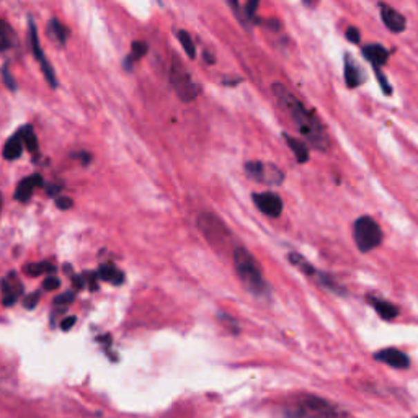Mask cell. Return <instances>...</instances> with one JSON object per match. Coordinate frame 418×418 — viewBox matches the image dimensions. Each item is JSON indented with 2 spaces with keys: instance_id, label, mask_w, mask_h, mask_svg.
I'll list each match as a JSON object with an SVG mask.
<instances>
[{
  "instance_id": "obj_1",
  "label": "cell",
  "mask_w": 418,
  "mask_h": 418,
  "mask_svg": "<svg viewBox=\"0 0 418 418\" xmlns=\"http://www.w3.org/2000/svg\"><path fill=\"white\" fill-rule=\"evenodd\" d=\"M273 95L276 97V100L283 106V110L291 116V120L294 121V124L298 126L301 134L305 137V141L309 142V146H312L317 151H329L330 147V139L329 134L325 133L321 121L314 116L311 111L305 110V106L296 98L293 93L287 90L285 85L281 84H273Z\"/></svg>"
},
{
  "instance_id": "obj_2",
  "label": "cell",
  "mask_w": 418,
  "mask_h": 418,
  "mask_svg": "<svg viewBox=\"0 0 418 418\" xmlns=\"http://www.w3.org/2000/svg\"><path fill=\"white\" fill-rule=\"evenodd\" d=\"M234 267L245 289L254 296H267L269 286L263 280L262 269L254 255L244 247H237L234 250Z\"/></svg>"
},
{
  "instance_id": "obj_3",
  "label": "cell",
  "mask_w": 418,
  "mask_h": 418,
  "mask_svg": "<svg viewBox=\"0 0 418 418\" xmlns=\"http://www.w3.org/2000/svg\"><path fill=\"white\" fill-rule=\"evenodd\" d=\"M291 418H347L339 406L316 395H304L289 410Z\"/></svg>"
},
{
  "instance_id": "obj_4",
  "label": "cell",
  "mask_w": 418,
  "mask_h": 418,
  "mask_svg": "<svg viewBox=\"0 0 418 418\" xmlns=\"http://www.w3.org/2000/svg\"><path fill=\"white\" fill-rule=\"evenodd\" d=\"M353 237L359 251L366 254V251H371L381 245L383 231H381V226L376 222V219H372L371 216H361L354 221Z\"/></svg>"
},
{
  "instance_id": "obj_5",
  "label": "cell",
  "mask_w": 418,
  "mask_h": 418,
  "mask_svg": "<svg viewBox=\"0 0 418 418\" xmlns=\"http://www.w3.org/2000/svg\"><path fill=\"white\" fill-rule=\"evenodd\" d=\"M245 175L255 182L263 183V185L280 187L285 182V172L276 167L272 162L251 160L245 164Z\"/></svg>"
},
{
  "instance_id": "obj_6",
  "label": "cell",
  "mask_w": 418,
  "mask_h": 418,
  "mask_svg": "<svg viewBox=\"0 0 418 418\" xmlns=\"http://www.w3.org/2000/svg\"><path fill=\"white\" fill-rule=\"evenodd\" d=\"M170 84H172L180 100L183 102H193L200 95V87L193 82L190 72L180 61H173L172 69H170Z\"/></svg>"
},
{
  "instance_id": "obj_7",
  "label": "cell",
  "mask_w": 418,
  "mask_h": 418,
  "mask_svg": "<svg viewBox=\"0 0 418 418\" xmlns=\"http://www.w3.org/2000/svg\"><path fill=\"white\" fill-rule=\"evenodd\" d=\"M198 227H200L203 236L214 247H221L224 242L229 240V236H231L226 224H224L218 216L211 213H203L198 218Z\"/></svg>"
},
{
  "instance_id": "obj_8",
  "label": "cell",
  "mask_w": 418,
  "mask_h": 418,
  "mask_svg": "<svg viewBox=\"0 0 418 418\" xmlns=\"http://www.w3.org/2000/svg\"><path fill=\"white\" fill-rule=\"evenodd\" d=\"M30 39H31V48H33V54H35L36 61H38L39 66H41V70H43L44 77H46V80H48L49 87L56 88L57 87L56 74H54V69L51 66H49L46 56H44V51H43L41 44H39L38 31H36V26L33 23V20H30Z\"/></svg>"
},
{
  "instance_id": "obj_9",
  "label": "cell",
  "mask_w": 418,
  "mask_h": 418,
  "mask_svg": "<svg viewBox=\"0 0 418 418\" xmlns=\"http://www.w3.org/2000/svg\"><path fill=\"white\" fill-rule=\"evenodd\" d=\"M254 203L268 218H278L283 213V200L275 193H254Z\"/></svg>"
},
{
  "instance_id": "obj_10",
  "label": "cell",
  "mask_w": 418,
  "mask_h": 418,
  "mask_svg": "<svg viewBox=\"0 0 418 418\" xmlns=\"http://www.w3.org/2000/svg\"><path fill=\"white\" fill-rule=\"evenodd\" d=\"M0 289H2V304L8 307L17 303V299L23 294V283L17 276L15 272H10L0 281Z\"/></svg>"
},
{
  "instance_id": "obj_11",
  "label": "cell",
  "mask_w": 418,
  "mask_h": 418,
  "mask_svg": "<svg viewBox=\"0 0 418 418\" xmlns=\"http://www.w3.org/2000/svg\"><path fill=\"white\" fill-rule=\"evenodd\" d=\"M374 359L392 368H397V370H407L410 366V359H408L407 354L397 348L381 350V352L374 353Z\"/></svg>"
},
{
  "instance_id": "obj_12",
  "label": "cell",
  "mask_w": 418,
  "mask_h": 418,
  "mask_svg": "<svg viewBox=\"0 0 418 418\" xmlns=\"http://www.w3.org/2000/svg\"><path fill=\"white\" fill-rule=\"evenodd\" d=\"M381 18H383V23L388 26V30L392 31V33H402V31L406 30V17L392 7L384 6L383 3V6H381Z\"/></svg>"
},
{
  "instance_id": "obj_13",
  "label": "cell",
  "mask_w": 418,
  "mask_h": 418,
  "mask_svg": "<svg viewBox=\"0 0 418 418\" xmlns=\"http://www.w3.org/2000/svg\"><path fill=\"white\" fill-rule=\"evenodd\" d=\"M41 185H43V177L38 173L23 178L17 187L15 200L20 201V203H26V201L31 198V195H33V191L36 190V188L41 187Z\"/></svg>"
},
{
  "instance_id": "obj_14",
  "label": "cell",
  "mask_w": 418,
  "mask_h": 418,
  "mask_svg": "<svg viewBox=\"0 0 418 418\" xmlns=\"http://www.w3.org/2000/svg\"><path fill=\"white\" fill-rule=\"evenodd\" d=\"M363 56L371 62L376 69L383 67L389 59V51L381 44H368L366 48H363Z\"/></svg>"
},
{
  "instance_id": "obj_15",
  "label": "cell",
  "mask_w": 418,
  "mask_h": 418,
  "mask_svg": "<svg viewBox=\"0 0 418 418\" xmlns=\"http://www.w3.org/2000/svg\"><path fill=\"white\" fill-rule=\"evenodd\" d=\"M368 303L376 309V312L379 314L381 319H384V321H392V319L399 316V309L395 307L392 303H389V301L377 299L374 296H368Z\"/></svg>"
},
{
  "instance_id": "obj_16",
  "label": "cell",
  "mask_w": 418,
  "mask_h": 418,
  "mask_svg": "<svg viewBox=\"0 0 418 418\" xmlns=\"http://www.w3.org/2000/svg\"><path fill=\"white\" fill-rule=\"evenodd\" d=\"M345 84L350 88H357L359 84H363L361 69H359L352 56H345Z\"/></svg>"
},
{
  "instance_id": "obj_17",
  "label": "cell",
  "mask_w": 418,
  "mask_h": 418,
  "mask_svg": "<svg viewBox=\"0 0 418 418\" xmlns=\"http://www.w3.org/2000/svg\"><path fill=\"white\" fill-rule=\"evenodd\" d=\"M98 280L111 283L113 286H120L124 281V273L115 267L113 263H103L100 265L97 272Z\"/></svg>"
},
{
  "instance_id": "obj_18",
  "label": "cell",
  "mask_w": 418,
  "mask_h": 418,
  "mask_svg": "<svg viewBox=\"0 0 418 418\" xmlns=\"http://www.w3.org/2000/svg\"><path fill=\"white\" fill-rule=\"evenodd\" d=\"M283 137H285V141L287 142V146H289V149L294 152L296 160L299 162V164H305V162L309 160V146L303 141H299V139H296L293 136H289V134H283Z\"/></svg>"
},
{
  "instance_id": "obj_19",
  "label": "cell",
  "mask_w": 418,
  "mask_h": 418,
  "mask_svg": "<svg viewBox=\"0 0 418 418\" xmlns=\"http://www.w3.org/2000/svg\"><path fill=\"white\" fill-rule=\"evenodd\" d=\"M23 149H25L23 142H21L20 137H18V134H15V136L8 139L6 146H3V159L6 160L20 159V155L23 154Z\"/></svg>"
},
{
  "instance_id": "obj_20",
  "label": "cell",
  "mask_w": 418,
  "mask_h": 418,
  "mask_svg": "<svg viewBox=\"0 0 418 418\" xmlns=\"http://www.w3.org/2000/svg\"><path fill=\"white\" fill-rule=\"evenodd\" d=\"M287 258H289L291 265H294V267L298 268L299 272H303L305 276H309V278H312V280H316L317 275H319V269L316 267H314V265L309 263L307 260H305L303 257V255L289 254V255H287Z\"/></svg>"
},
{
  "instance_id": "obj_21",
  "label": "cell",
  "mask_w": 418,
  "mask_h": 418,
  "mask_svg": "<svg viewBox=\"0 0 418 418\" xmlns=\"http://www.w3.org/2000/svg\"><path fill=\"white\" fill-rule=\"evenodd\" d=\"M17 134H18V137L21 139V142H23V147H26V151H30V152L38 151V137H36L33 128H31L30 124L21 126V128L18 129Z\"/></svg>"
},
{
  "instance_id": "obj_22",
  "label": "cell",
  "mask_w": 418,
  "mask_h": 418,
  "mask_svg": "<svg viewBox=\"0 0 418 418\" xmlns=\"http://www.w3.org/2000/svg\"><path fill=\"white\" fill-rule=\"evenodd\" d=\"M25 273L30 276H39V275H53L56 272V267L49 262H38V263H28L25 265Z\"/></svg>"
},
{
  "instance_id": "obj_23",
  "label": "cell",
  "mask_w": 418,
  "mask_h": 418,
  "mask_svg": "<svg viewBox=\"0 0 418 418\" xmlns=\"http://www.w3.org/2000/svg\"><path fill=\"white\" fill-rule=\"evenodd\" d=\"M15 43V33H13L10 26L0 18V51H7Z\"/></svg>"
},
{
  "instance_id": "obj_24",
  "label": "cell",
  "mask_w": 418,
  "mask_h": 418,
  "mask_svg": "<svg viewBox=\"0 0 418 418\" xmlns=\"http://www.w3.org/2000/svg\"><path fill=\"white\" fill-rule=\"evenodd\" d=\"M48 33L53 35L54 38L59 41V44H66L67 38H69V30H67L64 25H61L59 20H56V18H53V20L49 21Z\"/></svg>"
},
{
  "instance_id": "obj_25",
  "label": "cell",
  "mask_w": 418,
  "mask_h": 418,
  "mask_svg": "<svg viewBox=\"0 0 418 418\" xmlns=\"http://www.w3.org/2000/svg\"><path fill=\"white\" fill-rule=\"evenodd\" d=\"M178 39H180V44H182L183 49H185V53L188 54V57H196V48H195V43H193L191 36L187 33V31L180 30L178 31Z\"/></svg>"
},
{
  "instance_id": "obj_26",
  "label": "cell",
  "mask_w": 418,
  "mask_h": 418,
  "mask_svg": "<svg viewBox=\"0 0 418 418\" xmlns=\"http://www.w3.org/2000/svg\"><path fill=\"white\" fill-rule=\"evenodd\" d=\"M147 49H149V46H147L146 43L144 41H134L131 44V54H129V57H131V61H139L141 57H144L147 54Z\"/></svg>"
},
{
  "instance_id": "obj_27",
  "label": "cell",
  "mask_w": 418,
  "mask_h": 418,
  "mask_svg": "<svg viewBox=\"0 0 418 418\" xmlns=\"http://www.w3.org/2000/svg\"><path fill=\"white\" fill-rule=\"evenodd\" d=\"M74 299H75V293H74V291H67V293H62L61 296H57V298L54 299V304L66 307V305H69V304L74 303Z\"/></svg>"
},
{
  "instance_id": "obj_28",
  "label": "cell",
  "mask_w": 418,
  "mask_h": 418,
  "mask_svg": "<svg viewBox=\"0 0 418 418\" xmlns=\"http://www.w3.org/2000/svg\"><path fill=\"white\" fill-rule=\"evenodd\" d=\"M39 298H41V293H39V291H33V293L26 296L25 301H23V305L26 309H35L36 304H38Z\"/></svg>"
},
{
  "instance_id": "obj_29",
  "label": "cell",
  "mask_w": 418,
  "mask_h": 418,
  "mask_svg": "<svg viewBox=\"0 0 418 418\" xmlns=\"http://www.w3.org/2000/svg\"><path fill=\"white\" fill-rule=\"evenodd\" d=\"M59 286H61V280L54 275H49L46 280L43 281V287L46 291H54V289H57Z\"/></svg>"
},
{
  "instance_id": "obj_30",
  "label": "cell",
  "mask_w": 418,
  "mask_h": 418,
  "mask_svg": "<svg viewBox=\"0 0 418 418\" xmlns=\"http://www.w3.org/2000/svg\"><path fill=\"white\" fill-rule=\"evenodd\" d=\"M2 77H3V82H6L7 87L10 88L12 92H15V90H17L15 79H13V75L10 74V70H8V67H7V66L2 69Z\"/></svg>"
},
{
  "instance_id": "obj_31",
  "label": "cell",
  "mask_w": 418,
  "mask_h": 418,
  "mask_svg": "<svg viewBox=\"0 0 418 418\" xmlns=\"http://www.w3.org/2000/svg\"><path fill=\"white\" fill-rule=\"evenodd\" d=\"M84 278H85V281L88 283V289L90 291H97L98 289V275H97V273L87 272L84 275Z\"/></svg>"
},
{
  "instance_id": "obj_32",
  "label": "cell",
  "mask_w": 418,
  "mask_h": 418,
  "mask_svg": "<svg viewBox=\"0 0 418 418\" xmlns=\"http://www.w3.org/2000/svg\"><path fill=\"white\" fill-rule=\"evenodd\" d=\"M347 39L353 44H359V41H361V33H359V30L354 28V26H350L347 30Z\"/></svg>"
},
{
  "instance_id": "obj_33",
  "label": "cell",
  "mask_w": 418,
  "mask_h": 418,
  "mask_svg": "<svg viewBox=\"0 0 418 418\" xmlns=\"http://www.w3.org/2000/svg\"><path fill=\"white\" fill-rule=\"evenodd\" d=\"M257 8H258V2H249L245 6V18H249V20H251V21H257V18H255V12H257Z\"/></svg>"
},
{
  "instance_id": "obj_34",
  "label": "cell",
  "mask_w": 418,
  "mask_h": 418,
  "mask_svg": "<svg viewBox=\"0 0 418 418\" xmlns=\"http://www.w3.org/2000/svg\"><path fill=\"white\" fill-rule=\"evenodd\" d=\"M72 205H74V201H72L69 196H59V198H56V206H57V208H59V209H62V211H66V209L72 208Z\"/></svg>"
},
{
  "instance_id": "obj_35",
  "label": "cell",
  "mask_w": 418,
  "mask_h": 418,
  "mask_svg": "<svg viewBox=\"0 0 418 418\" xmlns=\"http://www.w3.org/2000/svg\"><path fill=\"white\" fill-rule=\"evenodd\" d=\"M376 75H377V79H379V84H381V87H383L384 93H388V95H390V92H392V88H390V85H389V82H388V79L384 77L383 72H381L379 69H376Z\"/></svg>"
},
{
  "instance_id": "obj_36",
  "label": "cell",
  "mask_w": 418,
  "mask_h": 418,
  "mask_svg": "<svg viewBox=\"0 0 418 418\" xmlns=\"http://www.w3.org/2000/svg\"><path fill=\"white\" fill-rule=\"evenodd\" d=\"M75 322H77V317H74V316L62 319V322H61V329L64 330V332H69V330L72 329V327L75 325Z\"/></svg>"
},
{
  "instance_id": "obj_37",
  "label": "cell",
  "mask_w": 418,
  "mask_h": 418,
  "mask_svg": "<svg viewBox=\"0 0 418 418\" xmlns=\"http://www.w3.org/2000/svg\"><path fill=\"white\" fill-rule=\"evenodd\" d=\"M72 286H74V289H84L85 286V278L84 275H72Z\"/></svg>"
},
{
  "instance_id": "obj_38",
  "label": "cell",
  "mask_w": 418,
  "mask_h": 418,
  "mask_svg": "<svg viewBox=\"0 0 418 418\" xmlns=\"http://www.w3.org/2000/svg\"><path fill=\"white\" fill-rule=\"evenodd\" d=\"M205 59H206V61H208V64H213V62H214V59H213V57H211V56H209V54H208V53H205Z\"/></svg>"
},
{
  "instance_id": "obj_39",
  "label": "cell",
  "mask_w": 418,
  "mask_h": 418,
  "mask_svg": "<svg viewBox=\"0 0 418 418\" xmlns=\"http://www.w3.org/2000/svg\"><path fill=\"white\" fill-rule=\"evenodd\" d=\"M0 206H2V195H0Z\"/></svg>"
},
{
  "instance_id": "obj_40",
  "label": "cell",
  "mask_w": 418,
  "mask_h": 418,
  "mask_svg": "<svg viewBox=\"0 0 418 418\" xmlns=\"http://www.w3.org/2000/svg\"><path fill=\"white\" fill-rule=\"evenodd\" d=\"M415 418H418V417H415Z\"/></svg>"
}]
</instances>
